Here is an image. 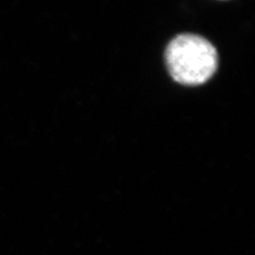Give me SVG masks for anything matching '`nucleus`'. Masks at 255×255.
<instances>
[{"instance_id": "nucleus-1", "label": "nucleus", "mask_w": 255, "mask_h": 255, "mask_svg": "<svg viewBox=\"0 0 255 255\" xmlns=\"http://www.w3.org/2000/svg\"><path fill=\"white\" fill-rule=\"evenodd\" d=\"M165 55L172 79L184 85L205 83L218 66L216 48L205 38L195 34H182L173 38Z\"/></svg>"}]
</instances>
